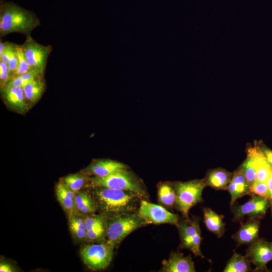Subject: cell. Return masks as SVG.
I'll use <instances>...</instances> for the list:
<instances>
[{
    "mask_svg": "<svg viewBox=\"0 0 272 272\" xmlns=\"http://www.w3.org/2000/svg\"><path fill=\"white\" fill-rule=\"evenodd\" d=\"M97 210L108 218L138 212L141 199L134 193L120 189L90 188Z\"/></svg>",
    "mask_w": 272,
    "mask_h": 272,
    "instance_id": "1",
    "label": "cell"
},
{
    "mask_svg": "<svg viewBox=\"0 0 272 272\" xmlns=\"http://www.w3.org/2000/svg\"><path fill=\"white\" fill-rule=\"evenodd\" d=\"M40 25L39 18L33 12L12 2H1V37L12 33H19L27 36Z\"/></svg>",
    "mask_w": 272,
    "mask_h": 272,
    "instance_id": "2",
    "label": "cell"
},
{
    "mask_svg": "<svg viewBox=\"0 0 272 272\" xmlns=\"http://www.w3.org/2000/svg\"><path fill=\"white\" fill-rule=\"evenodd\" d=\"M87 187L123 189L134 193L141 200H148L149 199L144 181L129 168L105 177L89 176Z\"/></svg>",
    "mask_w": 272,
    "mask_h": 272,
    "instance_id": "3",
    "label": "cell"
},
{
    "mask_svg": "<svg viewBox=\"0 0 272 272\" xmlns=\"http://www.w3.org/2000/svg\"><path fill=\"white\" fill-rule=\"evenodd\" d=\"M148 224L138 212L108 218L106 242L115 248L131 232Z\"/></svg>",
    "mask_w": 272,
    "mask_h": 272,
    "instance_id": "4",
    "label": "cell"
},
{
    "mask_svg": "<svg viewBox=\"0 0 272 272\" xmlns=\"http://www.w3.org/2000/svg\"><path fill=\"white\" fill-rule=\"evenodd\" d=\"M172 184L176 193L174 207L183 218L188 219L190 209L202 201V191L207 186L205 179L175 181L172 182Z\"/></svg>",
    "mask_w": 272,
    "mask_h": 272,
    "instance_id": "5",
    "label": "cell"
},
{
    "mask_svg": "<svg viewBox=\"0 0 272 272\" xmlns=\"http://www.w3.org/2000/svg\"><path fill=\"white\" fill-rule=\"evenodd\" d=\"M114 248L106 242L87 244L81 247L80 256L87 266L93 270L107 267L113 256Z\"/></svg>",
    "mask_w": 272,
    "mask_h": 272,
    "instance_id": "6",
    "label": "cell"
},
{
    "mask_svg": "<svg viewBox=\"0 0 272 272\" xmlns=\"http://www.w3.org/2000/svg\"><path fill=\"white\" fill-rule=\"evenodd\" d=\"M199 217L180 219L176 227L180 240V247L191 251L195 256L205 258L201 252V231Z\"/></svg>",
    "mask_w": 272,
    "mask_h": 272,
    "instance_id": "7",
    "label": "cell"
},
{
    "mask_svg": "<svg viewBox=\"0 0 272 272\" xmlns=\"http://www.w3.org/2000/svg\"><path fill=\"white\" fill-rule=\"evenodd\" d=\"M26 37L25 41L21 45L25 57L32 69L44 74L52 47L39 44L30 35Z\"/></svg>",
    "mask_w": 272,
    "mask_h": 272,
    "instance_id": "8",
    "label": "cell"
},
{
    "mask_svg": "<svg viewBox=\"0 0 272 272\" xmlns=\"http://www.w3.org/2000/svg\"><path fill=\"white\" fill-rule=\"evenodd\" d=\"M138 212L149 224H170L176 226L180 220L178 215L164 207L142 200Z\"/></svg>",
    "mask_w": 272,
    "mask_h": 272,
    "instance_id": "9",
    "label": "cell"
},
{
    "mask_svg": "<svg viewBox=\"0 0 272 272\" xmlns=\"http://www.w3.org/2000/svg\"><path fill=\"white\" fill-rule=\"evenodd\" d=\"M270 206L269 200L260 195H254L246 203L238 206H232L235 220L248 216L250 219H258L264 216Z\"/></svg>",
    "mask_w": 272,
    "mask_h": 272,
    "instance_id": "10",
    "label": "cell"
},
{
    "mask_svg": "<svg viewBox=\"0 0 272 272\" xmlns=\"http://www.w3.org/2000/svg\"><path fill=\"white\" fill-rule=\"evenodd\" d=\"M245 255L255 266V269L267 270V263L272 260V251L269 242L257 239L247 249Z\"/></svg>",
    "mask_w": 272,
    "mask_h": 272,
    "instance_id": "11",
    "label": "cell"
},
{
    "mask_svg": "<svg viewBox=\"0 0 272 272\" xmlns=\"http://www.w3.org/2000/svg\"><path fill=\"white\" fill-rule=\"evenodd\" d=\"M129 169L126 164L111 159H102L93 161L82 170L89 176L105 177L113 173Z\"/></svg>",
    "mask_w": 272,
    "mask_h": 272,
    "instance_id": "12",
    "label": "cell"
},
{
    "mask_svg": "<svg viewBox=\"0 0 272 272\" xmlns=\"http://www.w3.org/2000/svg\"><path fill=\"white\" fill-rule=\"evenodd\" d=\"M163 272H195L194 262L191 256H184L179 252H172L167 260L162 262Z\"/></svg>",
    "mask_w": 272,
    "mask_h": 272,
    "instance_id": "13",
    "label": "cell"
},
{
    "mask_svg": "<svg viewBox=\"0 0 272 272\" xmlns=\"http://www.w3.org/2000/svg\"><path fill=\"white\" fill-rule=\"evenodd\" d=\"M247 156L251 158L255 169V181L266 182L272 169L259 146L249 147L247 149Z\"/></svg>",
    "mask_w": 272,
    "mask_h": 272,
    "instance_id": "14",
    "label": "cell"
},
{
    "mask_svg": "<svg viewBox=\"0 0 272 272\" xmlns=\"http://www.w3.org/2000/svg\"><path fill=\"white\" fill-rule=\"evenodd\" d=\"M1 91L3 99L10 107L18 112L26 111V99L23 88L5 85Z\"/></svg>",
    "mask_w": 272,
    "mask_h": 272,
    "instance_id": "15",
    "label": "cell"
},
{
    "mask_svg": "<svg viewBox=\"0 0 272 272\" xmlns=\"http://www.w3.org/2000/svg\"><path fill=\"white\" fill-rule=\"evenodd\" d=\"M259 229L258 219H252L242 224L238 231L232 238L236 242L237 246L251 244L257 238Z\"/></svg>",
    "mask_w": 272,
    "mask_h": 272,
    "instance_id": "16",
    "label": "cell"
},
{
    "mask_svg": "<svg viewBox=\"0 0 272 272\" xmlns=\"http://www.w3.org/2000/svg\"><path fill=\"white\" fill-rule=\"evenodd\" d=\"M227 190L231 195L230 205L243 196L251 193L250 186L245 176L238 170L233 174Z\"/></svg>",
    "mask_w": 272,
    "mask_h": 272,
    "instance_id": "17",
    "label": "cell"
},
{
    "mask_svg": "<svg viewBox=\"0 0 272 272\" xmlns=\"http://www.w3.org/2000/svg\"><path fill=\"white\" fill-rule=\"evenodd\" d=\"M75 212L82 216L94 214L97 207L91 192L80 191L75 193Z\"/></svg>",
    "mask_w": 272,
    "mask_h": 272,
    "instance_id": "18",
    "label": "cell"
},
{
    "mask_svg": "<svg viewBox=\"0 0 272 272\" xmlns=\"http://www.w3.org/2000/svg\"><path fill=\"white\" fill-rule=\"evenodd\" d=\"M232 176V173L225 169L216 168L209 170L204 179L207 186L216 190H227Z\"/></svg>",
    "mask_w": 272,
    "mask_h": 272,
    "instance_id": "19",
    "label": "cell"
},
{
    "mask_svg": "<svg viewBox=\"0 0 272 272\" xmlns=\"http://www.w3.org/2000/svg\"><path fill=\"white\" fill-rule=\"evenodd\" d=\"M55 194L61 207L68 215L75 212V193L70 190L62 181L58 182L56 185Z\"/></svg>",
    "mask_w": 272,
    "mask_h": 272,
    "instance_id": "20",
    "label": "cell"
},
{
    "mask_svg": "<svg viewBox=\"0 0 272 272\" xmlns=\"http://www.w3.org/2000/svg\"><path fill=\"white\" fill-rule=\"evenodd\" d=\"M203 214L204 223L211 232L218 238H221L224 234L225 223L223 218L209 208L202 209Z\"/></svg>",
    "mask_w": 272,
    "mask_h": 272,
    "instance_id": "21",
    "label": "cell"
},
{
    "mask_svg": "<svg viewBox=\"0 0 272 272\" xmlns=\"http://www.w3.org/2000/svg\"><path fill=\"white\" fill-rule=\"evenodd\" d=\"M69 226L72 236L78 241L88 240L85 217L76 212L69 215Z\"/></svg>",
    "mask_w": 272,
    "mask_h": 272,
    "instance_id": "22",
    "label": "cell"
},
{
    "mask_svg": "<svg viewBox=\"0 0 272 272\" xmlns=\"http://www.w3.org/2000/svg\"><path fill=\"white\" fill-rule=\"evenodd\" d=\"M158 200L160 205L168 209L175 206L176 193L171 182H160L157 185Z\"/></svg>",
    "mask_w": 272,
    "mask_h": 272,
    "instance_id": "23",
    "label": "cell"
},
{
    "mask_svg": "<svg viewBox=\"0 0 272 272\" xmlns=\"http://www.w3.org/2000/svg\"><path fill=\"white\" fill-rule=\"evenodd\" d=\"M23 90L26 100L32 103L37 101L45 90L43 76L40 77L27 84Z\"/></svg>",
    "mask_w": 272,
    "mask_h": 272,
    "instance_id": "24",
    "label": "cell"
},
{
    "mask_svg": "<svg viewBox=\"0 0 272 272\" xmlns=\"http://www.w3.org/2000/svg\"><path fill=\"white\" fill-rule=\"evenodd\" d=\"M250 261L246 255L234 252L224 269V272H247L251 270Z\"/></svg>",
    "mask_w": 272,
    "mask_h": 272,
    "instance_id": "25",
    "label": "cell"
},
{
    "mask_svg": "<svg viewBox=\"0 0 272 272\" xmlns=\"http://www.w3.org/2000/svg\"><path fill=\"white\" fill-rule=\"evenodd\" d=\"M108 217L102 214L99 220L87 231L88 241L100 242L106 235V223Z\"/></svg>",
    "mask_w": 272,
    "mask_h": 272,
    "instance_id": "26",
    "label": "cell"
},
{
    "mask_svg": "<svg viewBox=\"0 0 272 272\" xmlns=\"http://www.w3.org/2000/svg\"><path fill=\"white\" fill-rule=\"evenodd\" d=\"M88 177L87 175L81 172L67 175L63 178L62 181L70 190L76 193L80 191L84 186L87 187Z\"/></svg>",
    "mask_w": 272,
    "mask_h": 272,
    "instance_id": "27",
    "label": "cell"
},
{
    "mask_svg": "<svg viewBox=\"0 0 272 272\" xmlns=\"http://www.w3.org/2000/svg\"><path fill=\"white\" fill-rule=\"evenodd\" d=\"M237 170L245 176L251 188L256 180V171L251 158L247 156Z\"/></svg>",
    "mask_w": 272,
    "mask_h": 272,
    "instance_id": "28",
    "label": "cell"
},
{
    "mask_svg": "<svg viewBox=\"0 0 272 272\" xmlns=\"http://www.w3.org/2000/svg\"><path fill=\"white\" fill-rule=\"evenodd\" d=\"M16 48L18 56V64L13 78L25 74L32 69L25 57L22 45L17 44Z\"/></svg>",
    "mask_w": 272,
    "mask_h": 272,
    "instance_id": "29",
    "label": "cell"
},
{
    "mask_svg": "<svg viewBox=\"0 0 272 272\" xmlns=\"http://www.w3.org/2000/svg\"><path fill=\"white\" fill-rule=\"evenodd\" d=\"M251 193L260 195L269 199V193L266 182L255 181L250 188Z\"/></svg>",
    "mask_w": 272,
    "mask_h": 272,
    "instance_id": "30",
    "label": "cell"
},
{
    "mask_svg": "<svg viewBox=\"0 0 272 272\" xmlns=\"http://www.w3.org/2000/svg\"><path fill=\"white\" fill-rule=\"evenodd\" d=\"M11 79V76L7 64L0 61V86L2 89Z\"/></svg>",
    "mask_w": 272,
    "mask_h": 272,
    "instance_id": "31",
    "label": "cell"
},
{
    "mask_svg": "<svg viewBox=\"0 0 272 272\" xmlns=\"http://www.w3.org/2000/svg\"><path fill=\"white\" fill-rule=\"evenodd\" d=\"M17 44L8 42L2 55L0 56V61L8 64L10 58L16 50Z\"/></svg>",
    "mask_w": 272,
    "mask_h": 272,
    "instance_id": "32",
    "label": "cell"
},
{
    "mask_svg": "<svg viewBox=\"0 0 272 272\" xmlns=\"http://www.w3.org/2000/svg\"><path fill=\"white\" fill-rule=\"evenodd\" d=\"M265 157L268 164L272 169V150L267 147L264 144L258 145Z\"/></svg>",
    "mask_w": 272,
    "mask_h": 272,
    "instance_id": "33",
    "label": "cell"
},
{
    "mask_svg": "<svg viewBox=\"0 0 272 272\" xmlns=\"http://www.w3.org/2000/svg\"><path fill=\"white\" fill-rule=\"evenodd\" d=\"M1 272H14L15 271L14 267L10 263L7 262H1L0 263Z\"/></svg>",
    "mask_w": 272,
    "mask_h": 272,
    "instance_id": "34",
    "label": "cell"
},
{
    "mask_svg": "<svg viewBox=\"0 0 272 272\" xmlns=\"http://www.w3.org/2000/svg\"><path fill=\"white\" fill-rule=\"evenodd\" d=\"M266 183L268 186L269 193V201L270 203V206L271 207V212H272V172L269 176L268 179L266 180Z\"/></svg>",
    "mask_w": 272,
    "mask_h": 272,
    "instance_id": "35",
    "label": "cell"
},
{
    "mask_svg": "<svg viewBox=\"0 0 272 272\" xmlns=\"http://www.w3.org/2000/svg\"><path fill=\"white\" fill-rule=\"evenodd\" d=\"M8 42H2L1 40L0 42V56L2 55L3 52L4 51L6 46H7Z\"/></svg>",
    "mask_w": 272,
    "mask_h": 272,
    "instance_id": "36",
    "label": "cell"
},
{
    "mask_svg": "<svg viewBox=\"0 0 272 272\" xmlns=\"http://www.w3.org/2000/svg\"><path fill=\"white\" fill-rule=\"evenodd\" d=\"M269 246L270 247V249L272 251V242H270V243L269 242Z\"/></svg>",
    "mask_w": 272,
    "mask_h": 272,
    "instance_id": "37",
    "label": "cell"
}]
</instances>
